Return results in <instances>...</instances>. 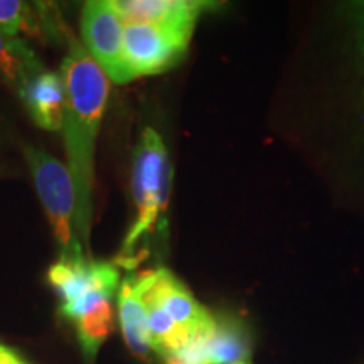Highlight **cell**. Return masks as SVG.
Segmentation results:
<instances>
[{"label": "cell", "mask_w": 364, "mask_h": 364, "mask_svg": "<svg viewBox=\"0 0 364 364\" xmlns=\"http://www.w3.org/2000/svg\"><path fill=\"white\" fill-rule=\"evenodd\" d=\"M59 73L68 93L61 132L76 193V233L85 253L91 258L95 147L110 95V80L75 38L70 39V49Z\"/></svg>", "instance_id": "cell-1"}, {"label": "cell", "mask_w": 364, "mask_h": 364, "mask_svg": "<svg viewBox=\"0 0 364 364\" xmlns=\"http://www.w3.org/2000/svg\"><path fill=\"white\" fill-rule=\"evenodd\" d=\"M48 282L61 300L59 314L75 326L85 361L93 364L115 326L113 299L122 284L120 268L93 258L58 260L49 268Z\"/></svg>", "instance_id": "cell-2"}, {"label": "cell", "mask_w": 364, "mask_h": 364, "mask_svg": "<svg viewBox=\"0 0 364 364\" xmlns=\"http://www.w3.org/2000/svg\"><path fill=\"white\" fill-rule=\"evenodd\" d=\"M172 167L166 144L156 130L147 129L140 134L132 167V194L136 216L122 245V267H129L139 252L140 243L147 240L159 225L169 203Z\"/></svg>", "instance_id": "cell-3"}, {"label": "cell", "mask_w": 364, "mask_h": 364, "mask_svg": "<svg viewBox=\"0 0 364 364\" xmlns=\"http://www.w3.org/2000/svg\"><path fill=\"white\" fill-rule=\"evenodd\" d=\"M24 156L56 240L59 262L90 258L76 233V193L68 166L34 145H26Z\"/></svg>", "instance_id": "cell-4"}, {"label": "cell", "mask_w": 364, "mask_h": 364, "mask_svg": "<svg viewBox=\"0 0 364 364\" xmlns=\"http://www.w3.org/2000/svg\"><path fill=\"white\" fill-rule=\"evenodd\" d=\"M194 26L125 24V68L129 80L169 70L188 51Z\"/></svg>", "instance_id": "cell-5"}, {"label": "cell", "mask_w": 364, "mask_h": 364, "mask_svg": "<svg viewBox=\"0 0 364 364\" xmlns=\"http://www.w3.org/2000/svg\"><path fill=\"white\" fill-rule=\"evenodd\" d=\"M81 44L115 85L130 83L125 68V21L112 0H88L81 9Z\"/></svg>", "instance_id": "cell-6"}, {"label": "cell", "mask_w": 364, "mask_h": 364, "mask_svg": "<svg viewBox=\"0 0 364 364\" xmlns=\"http://www.w3.org/2000/svg\"><path fill=\"white\" fill-rule=\"evenodd\" d=\"M147 295L189 338L215 324V316L167 268L147 272Z\"/></svg>", "instance_id": "cell-7"}, {"label": "cell", "mask_w": 364, "mask_h": 364, "mask_svg": "<svg viewBox=\"0 0 364 364\" xmlns=\"http://www.w3.org/2000/svg\"><path fill=\"white\" fill-rule=\"evenodd\" d=\"M145 290H147V272L140 275L129 273L122 279L117 294L118 324L122 336L132 354L140 359H149L154 353L147 326Z\"/></svg>", "instance_id": "cell-8"}, {"label": "cell", "mask_w": 364, "mask_h": 364, "mask_svg": "<svg viewBox=\"0 0 364 364\" xmlns=\"http://www.w3.org/2000/svg\"><path fill=\"white\" fill-rule=\"evenodd\" d=\"M17 97L39 129L59 132L66 112V85L61 73L44 70L21 86Z\"/></svg>", "instance_id": "cell-9"}, {"label": "cell", "mask_w": 364, "mask_h": 364, "mask_svg": "<svg viewBox=\"0 0 364 364\" xmlns=\"http://www.w3.org/2000/svg\"><path fill=\"white\" fill-rule=\"evenodd\" d=\"M125 24L196 26L199 16L213 7L201 0H112Z\"/></svg>", "instance_id": "cell-10"}, {"label": "cell", "mask_w": 364, "mask_h": 364, "mask_svg": "<svg viewBox=\"0 0 364 364\" xmlns=\"http://www.w3.org/2000/svg\"><path fill=\"white\" fill-rule=\"evenodd\" d=\"M46 70L38 54L22 38L0 33V81L17 91L36 75Z\"/></svg>", "instance_id": "cell-11"}, {"label": "cell", "mask_w": 364, "mask_h": 364, "mask_svg": "<svg viewBox=\"0 0 364 364\" xmlns=\"http://www.w3.org/2000/svg\"><path fill=\"white\" fill-rule=\"evenodd\" d=\"M39 17L34 7L21 0H0V33L21 38L22 33H38Z\"/></svg>", "instance_id": "cell-12"}, {"label": "cell", "mask_w": 364, "mask_h": 364, "mask_svg": "<svg viewBox=\"0 0 364 364\" xmlns=\"http://www.w3.org/2000/svg\"><path fill=\"white\" fill-rule=\"evenodd\" d=\"M354 31H356L358 49L364 58V4H358L354 7Z\"/></svg>", "instance_id": "cell-13"}, {"label": "cell", "mask_w": 364, "mask_h": 364, "mask_svg": "<svg viewBox=\"0 0 364 364\" xmlns=\"http://www.w3.org/2000/svg\"><path fill=\"white\" fill-rule=\"evenodd\" d=\"M0 364H29L16 349L0 344Z\"/></svg>", "instance_id": "cell-14"}, {"label": "cell", "mask_w": 364, "mask_h": 364, "mask_svg": "<svg viewBox=\"0 0 364 364\" xmlns=\"http://www.w3.org/2000/svg\"><path fill=\"white\" fill-rule=\"evenodd\" d=\"M240 364H252V363H240Z\"/></svg>", "instance_id": "cell-15"}]
</instances>
